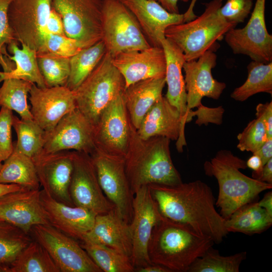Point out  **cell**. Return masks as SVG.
I'll return each mask as SVG.
<instances>
[{
  "label": "cell",
  "mask_w": 272,
  "mask_h": 272,
  "mask_svg": "<svg viewBox=\"0 0 272 272\" xmlns=\"http://www.w3.org/2000/svg\"><path fill=\"white\" fill-rule=\"evenodd\" d=\"M2 221H2V220H0V223H1V222H2Z\"/></svg>",
  "instance_id": "6f0895ef"
},
{
  "label": "cell",
  "mask_w": 272,
  "mask_h": 272,
  "mask_svg": "<svg viewBox=\"0 0 272 272\" xmlns=\"http://www.w3.org/2000/svg\"><path fill=\"white\" fill-rule=\"evenodd\" d=\"M52 8V0H12L8 17L15 40L37 53L43 52Z\"/></svg>",
  "instance_id": "9c48e42d"
},
{
  "label": "cell",
  "mask_w": 272,
  "mask_h": 272,
  "mask_svg": "<svg viewBox=\"0 0 272 272\" xmlns=\"http://www.w3.org/2000/svg\"><path fill=\"white\" fill-rule=\"evenodd\" d=\"M33 160L42 190L55 200L74 206L70 193L73 151L43 152Z\"/></svg>",
  "instance_id": "ac0fdd59"
},
{
  "label": "cell",
  "mask_w": 272,
  "mask_h": 272,
  "mask_svg": "<svg viewBox=\"0 0 272 272\" xmlns=\"http://www.w3.org/2000/svg\"><path fill=\"white\" fill-rule=\"evenodd\" d=\"M70 193L75 206L104 214L115 208L104 194L99 183L91 156L73 151V170Z\"/></svg>",
  "instance_id": "5bb4252c"
},
{
  "label": "cell",
  "mask_w": 272,
  "mask_h": 272,
  "mask_svg": "<svg viewBox=\"0 0 272 272\" xmlns=\"http://www.w3.org/2000/svg\"><path fill=\"white\" fill-rule=\"evenodd\" d=\"M246 252L230 256H223L219 251L210 247L202 256L190 265L188 272H238L242 262L246 258Z\"/></svg>",
  "instance_id": "74e56055"
},
{
  "label": "cell",
  "mask_w": 272,
  "mask_h": 272,
  "mask_svg": "<svg viewBox=\"0 0 272 272\" xmlns=\"http://www.w3.org/2000/svg\"><path fill=\"white\" fill-rule=\"evenodd\" d=\"M248 77L245 82L235 88L231 97L244 101L259 93L272 94V62L264 63L252 60L247 65Z\"/></svg>",
  "instance_id": "d6a6232c"
},
{
  "label": "cell",
  "mask_w": 272,
  "mask_h": 272,
  "mask_svg": "<svg viewBox=\"0 0 272 272\" xmlns=\"http://www.w3.org/2000/svg\"><path fill=\"white\" fill-rule=\"evenodd\" d=\"M6 272H60L44 247L33 239Z\"/></svg>",
  "instance_id": "1f68e13d"
},
{
  "label": "cell",
  "mask_w": 272,
  "mask_h": 272,
  "mask_svg": "<svg viewBox=\"0 0 272 272\" xmlns=\"http://www.w3.org/2000/svg\"><path fill=\"white\" fill-rule=\"evenodd\" d=\"M271 225L272 215L258 201H252L240 207L225 223L228 233L239 232L249 235L262 233Z\"/></svg>",
  "instance_id": "f1b7e54d"
},
{
  "label": "cell",
  "mask_w": 272,
  "mask_h": 272,
  "mask_svg": "<svg viewBox=\"0 0 272 272\" xmlns=\"http://www.w3.org/2000/svg\"><path fill=\"white\" fill-rule=\"evenodd\" d=\"M46 32L53 34H65L62 19L60 15L52 8L47 21Z\"/></svg>",
  "instance_id": "bcb514c9"
},
{
  "label": "cell",
  "mask_w": 272,
  "mask_h": 272,
  "mask_svg": "<svg viewBox=\"0 0 272 272\" xmlns=\"http://www.w3.org/2000/svg\"><path fill=\"white\" fill-rule=\"evenodd\" d=\"M136 132L142 139L162 136L176 141V148L180 153L186 145L180 114L163 96L149 110Z\"/></svg>",
  "instance_id": "7402d4cb"
},
{
  "label": "cell",
  "mask_w": 272,
  "mask_h": 272,
  "mask_svg": "<svg viewBox=\"0 0 272 272\" xmlns=\"http://www.w3.org/2000/svg\"><path fill=\"white\" fill-rule=\"evenodd\" d=\"M13 114L12 110L1 107L0 110V161H4L12 153L14 143L12 139Z\"/></svg>",
  "instance_id": "b9f144b4"
},
{
  "label": "cell",
  "mask_w": 272,
  "mask_h": 272,
  "mask_svg": "<svg viewBox=\"0 0 272 272\" xmlns=\"http://www.w3.org/2000/svg\"><path fill=\"white\" fill-rule=\"evenodd\" d=\"M161 5L165 9L171 13L179 14L178 2L181 1L188 2L189 0H153Z\"/></svg>",
  "instance_id": "f907efd6"
},
{
  "label": "cell",
  "mask_w": 272,
  "mask_h": 272,
  "mask_svg": "<svg viewBox=\"0 0 272 272\" xmlns=\"http://www.w3.org/2000/svg\"><path fill=\"white\" fill-rule=\"evenodd\" d=\"M30 234L47 250L60 272H102L78 241L52 226L34 225Z\"/></svg>",
  "instance_id": "30bf717a"
},
{
  "label": "cell",
  "mask_w": 272,
  "mask_h": 272,
  "mask_svg": "<svg viewBox=\"0 0 272 272\" xmlns=\"http://www.w3.org/2000/svg\"><path fill=\"white\" fill-rule=\"evenodd\" d=\"M41 201L49 225L78 242L91 229L97 215L84 208L58 202L43 190H41Z\"/></svg>",
  "instance_id": "603a6c76"
},
{
  "label": "cell",
  "mask_w": 272,
  "mask_h": 272,
  "mask_svg": "<svg viewBox=\"0 0 272 272\" xmlns=\"http://www.w3.org/2000/svg\"><path fill=\"white\" fill-rule=\"evenodd\" d=\"M112 63L122 75L124 88L137 82L165 77L166 58L162 47L150 46L119 53Z\"/></svg>",
  "instance_id": "44dd1931"
},
{
  "label": "cell",
  "mask_w": 272,
  "mask_h": 272,
  "mask_svg": "<svg viewBox=\"0 0 272 272\" xmlns=\"http://www.w3.org/2000/svg\"><path fill=\"white\" fill-rule=\"evenodd\" d=\"M253 0H227L220 9L221 16L228 22L243 23L251 13Z\"/></svg>",
  "instance_id": "7bdbcfd3"
},
{
  "label": "cell",
  "mask_w": 272,
  "mask_h": 272,
  "mask_svg": "<svg viewBox=\"0 0 272 272\" xmlns=\"http://www.w3.org/2000/svg\"><path fill=\"white\" fill-rule=\"evenodd\" d=\"M23 188L16 184H5L0 183V197L8 193L19 190Z\"/></svg>",
  "instance_id": "db71d44e"
},
{
  "label": "cell",
  "mask_w": 272,
  "mask_h": 272,
  "mask_svg": "<svg viewBox=\"0 0 272 272\" xmlns=\"http://www.w3.org/2000/svg\"><path fill=\"white\" fill-rule=\"evenodd\" d=\"M82 241L106 245L129 257L131 254L129 224L122 218L115 208L107 213L97 215L92 228L84 236Z\"/></svg>",
  "instance_id": "d4e9b609"
},
{
  "label": "cell",
  "mask_w": 272,
  "mask_h": 272,
  "mask_svg": "<svg viewBox=\"0 0 272 272\" xmlns=\"http://www.w3.org/2000/svg\"><path fill=\"white\" fill-rule=\"evenodd\" d=\"M134 15L152 46L162 47L165 30L183 23L184 14L171 13L153 0H118Z\"/></svg>",
  "instance_id": "cb8c5ba5"
},
{
  "label": "cell",
  "mask_w": 272,
  "mask_h": 272,
  "mask_svg": "<svg viewBox=\"0 0 272 272\" xmlns=\"http://www.w3.org/2000/svg\"><path fill=\"white\" fill-rule=\"evenodd\" d=\"M2 162L0 161V169L2 167Z\"/></svg>",
  "instance_id": "9f6ffc18"
},
{
  "label": "cell",
  "mask_w": 272,
  "mask_h": 272,
  "mask_svg": "<svg viewBox=\"0 0 272 272\" xmlns=\"http://www.w3.org/2000/svg\"><path fill=\"white\" fill-rule=\"evenodd\" d=\"M162 47L166 58L165 81L167 91L165 97L179 112L182 130L189 121L187 112L186 91L182 70L186 59L182 51L172 41L165 38Z\"/></svg>",
  "instance_id": "484cf974"
},
{
  "label": "cell",
  "mask_w": 272,
  "mask_h": 272,
  "mask_svg": "<svg viewBox=\"0 0 272 272\" xmlns=\"http://www.w3.org/2000/svg\"><path fill=\"white\" fill-rule=\"evenodd\" d=\"M107 52L102 40L88 47L82 48L70 58V74L66 86L75 91L94 70Z\"/></svg>",
  "instance_id": "4dcf8cb0"
},
{
  "label": "cell",
  "mask_w": 272,
  "mask_h": 272,
  "mask_svg": "<svg viewBox=\"0 0 272 272\" xmlns=\"http://www.w3.org/2000/svg\"><path fill=\"white\" fill-rule=\"evenodd\" d=\"M253 178L272 184V158L263 166L260 172Z\"/></svg>",
  "instance_id": "c3c4849f"
},
{
  "label": "cell",
  "mask_w": 272,
  "mask_h": 272,
  "mask_svg": "<svg viewBox=\"0 0 272 272\" xmlns=\"http://www.w3.org/2000/svg\"><path fill=\"white\" fill-rule=\"evenodd\" d=\"M132 209V217L129 224L132 241L130 258L137 268L152 264L148 255V245L153 229L163 216L148 185L142 186L135 192Z\"/></svg>",
  "instance_id": "9a60e30c"
},
{
  "label": "cell",
  "mask_w": 272,
  "mask_h": 272,
  "mask_svg": "<svg viewBox=\"0 0 272 272\" xmlns=\"http://www.w3.org/2000/svg\"><path fill=\"white\" fill-rule=\"evenodd\" d=\"M29 94L33 120L46 132L76 108L74 93L66 86L40 88L33 84Z\"/></svg>",
  "instance_id": "d6986e66"
},
{
  "label": "cell",
  "mask_w": 272,
  "mask_h": 272,
  "mask_svg": "<svg viewBox=\"0 0 272 272\" xmlns=\"http://www.w3.org/2000/svg\"><path fill=\"white\" fill-rule=\"evenodd\" d=\"M148 186L164 217L189 226L214 243L222 242L228 234L226 220L217 211L212 189L206 183L197 180L173 186L150 184Z\"/></svg>",
  "instance_id": "6da1fadb"
},
{
  "label": "cell",
  "mask_w": 272,
  "mask_h": 272,
  "mask_svg": "<svg viewBox=\"0 0 272 272\" xmlns=\"http://www.w3.org/2000/svg\"><path fill=\"white\" fill-rule=\"evenodd\" d=\"M122 93L118 95L103 112L94 128V138L98 150L113 156L124 158L133 126L125 105Z\"/></svg>",
  "instance_id": "4fadbf2b"
},
{
  "label": "cell",
  "mask_w": 272,
  "mask_h": 272,
  "mask_svg": "<svg viewBox=\"0 0 272 272\" xmlns=\"http://www.w3.org/2000/svg\"><path fill=\"white\" fill-rule=\"evenodd\" d=\"M90 155L104 194L122 218L130 224L134 194L126 174L124 158L107 154L97 148Z\"/></svg>",
  "instance_id": "8fae6325"
},
{
  "label": "cell",
  "mask_w": 272,
  "mask_h": 272,
  "mask_svg": "<svg viewBox=\"0 0 272 272\" xmlns=\"http://www.w3.org/2000/svg\"><path fill=\"white\" fill-rule=\"evenodd\" d=\"M266 0H256L250 18L242 28H233L224 38L233 53L248 56L252 60L268 63L272 61V35L265 20Z\"/></svg>",
  "instance_id": "7c38bea8"
},
{
  "label": "cell",
  "mask_w": 272,
  "mask_h": 272,
  "mask_svg": "<svg viewBox=\"0 0 272 272\" xmlns=\"http://www.w3.org/2000/svg\"><path fill=\"white\" fill-rule=\"evenodd\" d=\"M217 56L209 50L196 60L186 61L183 65L186 91L187 112L189 121L192 119L191 109H202L201 100L207 97L218 100L226 87L224 82L215 79L212 70L217 64Z\"/></svg>",
  "instance_id": "2e32d148"
},
{
  "label": "cell",
  "mask_w": 272,
  "mask_h": 272,
  "mask_svg": "<svg viewBox=\"0 0 272 272\" xmlns=\"http://www.w3.org/2000/svg\"><path fill=\"white\" fill-rule=\"evenodd\" d=\"M0 220L30 233L38 224H48L41 190L22 188L0 197Z\"/></svg>",
  "instance_id": "ffe728a7"
},
{
  "label": "cell",
  "mask_w": 272,
  "mask_h": 272,
  "mask_svg": "<svg viewBox=\"0 0 272 272\" xmlns=\"http://www.w3.org/2000/svg\"><path fill=\"white\" fill-rule=\"evenodd\" d=\"M170 141L162 136L141 139L133 127L124 163L133 194L150 184L173 186L182 183L171 157Z\"/></svg>",
  "instance_id": "7a4b0ae2"
},
{
  "label": "cell",
  "mask_w": 272,
  "mask_h": 272,
  "mask_svg": "<svg viewBox=\"0 0 272 272\" xmlns=\"http://www.w3.org/2000/svg\"><path fill=\"white\" fill-rule=\"evenodd\" d=\"M81 49L76 40L65 34L46 33L43 52H47L59 56L70 58Z\"/></svg>",
  "instance_id": "60d3db41"
},
{
  "label": "cell",
  "mask_w": 272,
  "mask_h": 272,
  "mask_svg": "<svg viewBox=\"0 0 272 272\" xmlns=\"http://www.w3.org/2000/svg\"><path fill=\"white\" fill-rule=\"evenodd\" d=\"M197 1V0H191L190 4L188 9L185 13L183 14V23L190 21L196 18L197 16L195 15L193 10Z\"/></svg>",
  "instance_id": "11a10c76"
},
{
  "label": "cell",
  "mask_w": 272,
  "mask_h": 272,
  "mask_svg": "<svg viewBox=\"0 0 272 272\" xmlns=\"http://www.w3.org/2000/svg\"><path fill=\"white\" fill-rule=\"evenodd\" d=\"M214 243L189 226L162 216L153 229L148 255L152 263L163 266L171 272H187Z\"/></svg>",
  "instance_id": "3957f363"
},
{
  "label": "cell",
  "mask_w": 272,
  "mask_h": 272,
  "mask_svg": "<svg viewBox=\"0 0 272 272\" xmlns=\"http://www.w3.org/2000/svg\"><path fill=\"white\" fill-rule=\"evenodd\" d=\"M3 81L0 88V106L15 111L21 119H33L27 97L34 83L14 78H7Z\"/></svg>",
  "instance_id": "d590c367"
},
{
  "label": "cell",
  "mask_w": 272,
  "mask_h": 272,
  "mask_svg": "<svg viewBox=\"0 0 272 272\" xmlns=\"http://www.w3.org/2000/svg\"><path fill=\"white\" fill-rule=\"evenodd\" d=\"M237 147L241 151H257L267 140L264 123L260 116L250 121L244 129L237 135Z\"/></svg>",
  "instance_id": "ab89813d"
},
{
  "label": "cell",
  "mask_w": 272,
  "mask_h": 272,
  "mask_svg": "<svg viewBox=\"0 0 272 272\" xmlns=\"http://www.w3.org/2000/svg\"><path fill=\"white\" fill-rule=\"evenodd\" d=\"M33 240L30 233L7 222L0 223V272H6Z\"/></svg>",
  "instance_id": "8d00e7d4"
},
{
  "label": "cell",
  "mask_w": 272,
  "mask_h": 272,
  "mask_svg": "<svg viewBox=\"0 0 272 272\" xmlns=\"http://www.w3.org/2000/svg\"><path fill=\"white\" fill-rule=\"evenodd\" d=\"M246 162L247 167L253 170L252 174V178L260 172L263 166L261 158L255 154H253Z\"/></svg>",
  "instance_id": "681fc988"
},
{
  "label": "cell",
  "mask_w": 272,
  "mask_h": 272,
  "mask_svg": "<svg viewBox=\"0 0 272 272\" xmlns=\"http://www.w3.org/2000/svg\"><path fill=\"white\" fill-rule=\"evenodd\" d=\"M37 59L46 87L66 86L70 74V58L45 52L37 53Z\"/></svg>",
  "instance_id": "f35d334b"
},
{
  "label": "cell",
  "mask_w": 272,
  "mask_h": 272,
  "mask_svg": "<svg viewBox=\"0 0 272 272\" xmlns=\"http://www.w3.org/2000/svg\"><path fill=\"white\" fill-rule=\"evenodd\" d=\"M256 116L262 118L266 130L267 139L272 138V101L259 103L256 107Z\"/></svg>",
  "instance_id": "f6af8a7d"
},
{
  "label": "cell",
  "mask_w": 272,
  "mask_h": 272,
  "mask_svg": "<svg viewBox=\"0 0 272 272\" xmlns=\"http://www.w3.org/2000/svg\"><path fill=\"white\" fill-rule=\"evenodd\" d=\"M0 169V183L16 184L24 188L40 189V183L32 158L20 153L14 146L10 156Z\"/></svg>",
  "instance_id": "83f0119b"
},
{
  "label": "cell",
  "mask_w": 272,
  "mask_h": 272,
  "mask_svg": "<svg viewBox=\"0 0 272 272\" xmlns=\"http://www.w3.org/2000/svg\"><path fill=\"white\" fill-rule=\"evenodd\" d=\"M253 154L258 155L263 165L272 158V138L267 139L262 146Z\"/></svg>",
  "instance_id": "7dc6e473"
},
{
  "label": "cell",
  "mask_w": 272,
  "mask_h": 272,
  "mask_svg": "<svg viewBox=\"0 0 272 272\" xmlns=\"http://www.w3.org/2000/svg\"><path fill=\"white\" fill-rule=\"evenodd\" d=\"M45 139L43 152L46 153L74 150L90 155L96 149L93 127L77 108L46 132Z\"/></svg>",
  "instance_id": "e0dca14e"
},
{
  "label": "cell",
  "mask_w": 272,
  "mask_h": 272,
  "mask_svg": "<svg viewBox=\"0 0 272 272\" xmlns=\"http://www.w3.org/2000/svg\"><path fill=\"white\" fill-rule=\"evenodd\" d=\"M258 202L262 208L272 215V192L271 191L266 193Z\"/></svg>",
  "instance_id": "f5cc1de1"
},
{
  "label": "cell",
  "mask_w": 272,
  "mask_h": 272,
  "mask_svg": "<svg viewBox=\"0 0 272 272\" xmlns=\"http://www.w3.org/2000/svg\"><path fill=\"white\" fill-rule=\"evenodd\" d=\"M247 167L245 160L227 150L218 151L203 164L205 174L217 180L219 193L215 205L225 220L240 207L253 201L261 192L272 188L271 184L247 176L240 171Z\"/></svg>",
  "instance_id": "277c9868"
},
{
  "label": "cell",
  "mask_w": 272,
  "mask_h": 272,
  "mask_svg": "<svg viewBox=\"0 0 272 272\" xmlns=\"http://www.w3.org/2000/svg\"><path fill=\"white\" fill-rule=\"evenodd\" d=\"M137 272H171L167 268L159 264L152 263L145 266L135 268Z\"/></svg>",
  "instance_id": "816d5d0a"
},
{
  "label": "cell",
  "mask_w": 272,
  "mask_h": 272,
  "mask_svg": "<svg viewBox=\"0 0 272 272\" xmlns=\"http://www.w3.org/2000/svg\"><path fill=\"white\" fill-rule=\"evenodd\" d=\"M102 27V40L112 58L152 46L134 15L118 0H103Z\"/></svg>",
  "instance_id": "52a82bcc"
},
{
  "label": "cell",
  "mask_w": 272,
  "mask_h": 272,
  "mask_svg": "<svg viewBox=\"0 0 272 272\" xmlns=\"http://www.w3.org/2000/svg\"><path fill=\"white\" fill-rule=\"evenodd\" d=\"M165 78L140 81L124 89L125 105L132 126L137 129L152 105L162 96Z\"/></svg>",
  "instance_id": "4316f807"
},
{
  "label": "cell",
  "mask_w": 272,
  "mask_h": 272,
  "mask_svg": "<svg viewBox=\"0 0 272 272\" xmlns=\"http://www.w3.org/2000/svg\"><path fill=\"white\" fill-rule=\"evenodd\" d=\"M223 0H212L205 4L203 13L187 22L169 26L165 38L174 43L183 52L186 61L196 60L209 50H216L217 41L237 25L226 21L220 9Z\"/></svg>",
  "instance_id": "5b68a950"
},
{
  "label": "cell",
  "mask_w": 272,
  "mask_h": 272,
  "mask_svg": "<svg viewBox=\"0 0 272 272\" xmlns=\"http://www.w3.org/2000/svg\"><path fill=\"white\" fill-rule=\"evenodd\" d=\"M79 242L102 271H134L130 258L121 252L99 243L88 241Z\"/></svg>",
  "instance_id": "836d02e7"
},
{
  "label": "cell",
  "mask_w": 272,
  "mask_h": 272,
  "mask_svg": "<svg viewBox=\"0 0 272 272\" xmlns=\"http://www.w3.org/2000/svg\"><path fill=\"white\" fill-rule=\"evenodd\" d=\"M11 1L12 0H0V54H3L6 50V44L16 41L8 17V9Z\"/></svg>",
  "instance_id": "ee69618b"
},
{
  "label": "cell",
  "mask_w": 272,
  "mask_h": 272,
  "mask_svg": "<svg viewBox=\"0 0 272 272\" xmlns=\"http://www.w3.org/2000/svg\"><path fill=\"white\" fill-rule=\"evenodd\" d=\"M18 44L13 41L7 45L9 52L13 55H8L15 62V67L10 72H0V83L7 78H14L34 83L38 87H46L38 65L37 52L25 44L20 48Z\"/></svg>",
  "instance_id": "f546056e"
},
{
  "label": "cell",
  "mask_w": 272,
  "mask_h": 272,
  "mask_svg": "<svg viewBox=\"0 0 272 272\" xmlns=\"http://www.w3.org/2000/svg\"><path fill=\"white\" fill-rule=\"evenodd\" d=\"M103 0H52V7L61 16L65 35L81 48L102 39Z\"/></svg>",
  "instance_id": "ba28073f"
},
{
  "label": "cell",
  "mask_w": 272,
  "mask_h": 272,
  "mask_svg": "<svg viewBox=\"0 0 272 272\" xmlns=\"http://www.w3.org/2000/svg\"><path fill=\"white\" fill-rule=\"evenodd\" d=\"M13 127L17 135L14 143L17 150L32 159L43 152L46 132L33 119L24 120L13 115Z\"/></svg>",
  "instance_id": "e575fe53"
},
{
  "label": "cell",
  "mask_w": 272,
  "mask_h": 272,
  "mask_svg": "<svg viewBox=\"0 0 272 272\" xmlns=\"http://www.w3.org/2000/svg\"><path fill=\"white\" fill-rule=\"evenodd\" d=\"M124 89L123 78L107 52L94 70L73 91L76 108L94 129L103 112Z\"/></svg>",
  "instance_id": "8992f818"
}]
</instances>
